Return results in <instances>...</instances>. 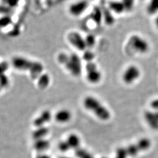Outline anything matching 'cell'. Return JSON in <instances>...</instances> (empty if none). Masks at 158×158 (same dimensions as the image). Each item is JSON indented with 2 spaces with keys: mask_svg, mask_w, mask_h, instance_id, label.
<instances>
[{
  "mask_svg": "<svg viewBox=\"0 0 158 158\" xmlns=\"http://www.w3.org/2000/svg\"><path fill=\"white\" fill-rule=\"evenodd\" d=\"M11 64L13 68L19 71L28 72L31 78L34 80L38 79L44 70V65L40 62L20 56L12 57Z\"/></svg>",
  "mask_w": 158,
  "mask_h": 158,
  "instance_id": "cell-1",
  "label": "cell"
},
{
  "mask_svg": "<svg viewBox=\"0 0 158 158\" xmlns=\"http://www.w3.org/2000/svg\"><path fill=\"white\" fill-rule=\"evenodd\" d=\"M57 61L73 77H79L82 73V59L76 53L60 52L57 56Z\"/></svg>",
  "mask_w": 158,
  "mask_h": 158,
  "instance_id": "cell-2",
  "label": "cell"
},
{
  "mask_svg": "<svg viewBox=\"0 0 158 158\" xmlns=\"http://www.w3.org/2000/svg\"><path fill=\"white\" fill-rule=\"evenodd\" d=\"M151 145V142L149 139L143 138L136 143L128 147L118 148L116 151V155L114 158H128L135 156L138 153L149 148Z\"/></svg>",
  "mask_w": 158,
  "mask_h": 158,
  "instance_id": "cell-3",
  "label": "cell"
},
{
  "mask_svg": "<svg viewBox=\"0 0 158 158\" xmlns=\"http://www.w3.org/2000/svg\"><path fill=\"white\" fill-rule=\"evenodd\" d=\"M85 107L91 111L99 119L107 121L110 118V113L98 100L92 96L86 97L83 102Z\"/></svg>",
  "mask_w": 158,
  "mask_h": 158,
  "instance_id": "cell-4",
  "label": "cell"
},
{
  "mask_svg": "<svg viewBox=\"0 0 158 158\" xmlns=\"http://www.w3.org/2000/svg\"><path fill=\"white\" fill-rule=\"evenodd\" d=\"M67 40L69 44L79 52H85L87 47L85 43V38L77 31H71L67 35Z\"/></svg>",
  "mask_w": 158,
  "mask_h": 158,
  "instance_id": "cell-5",
  "label": "cell"
},
{
  "mask_svg": "<svg viewBox=\"0 0 158 158\" xmlns=\"http://www.w3.org/2000/svg\"><path fill=\"white\" fill-rule=\"evenodd\" d=\"M85 70L87 81L91 84H97L100 81L102 78V73L94 61L87 62L85 66Z\"/></svg>",
  "mask_w": 158,
  "mask_h": 158,
  "instance_id": "cell-6",
  "label": "cell"
},
{
  "mask_svg": "<svg viewBox=\"0 0 158 158\" xmlns=\"http://www.w3.org/2000/svg\"><path fill=\"white\" fill-rule=\"evenodd\" d=\"M129 44L134 51L139 53H145L149 49L147 40L138 35H134L130 37Z\"/></svg>",
  "mask_w": 158,
  "mask_h": 158,
  "instance_id": "cell-7",
  "label": "cell"
},
{
  "mask_svg": "<svg viewBox=\"0 0 158 158\" xmlns=\"http://www.w3.org/2000/svg\"><path fill=\"white\" fill-rule=\"evenodd\" d=\"M90 6L88 0H78L72 3L69 6L68 11L70 15L74 17L82 15Z\"/></svg>",
  "mask_w": 158,
  "mask_h": 158,
  "instance_id": "cell-8",
  "label": "cell"
},
{
  "mask_svg": "<svg viewBox=\"0 0 158 158\" xmlns=\"http://www.w3.org/2000/svg\"><path fill=\"white\" fill-rule=\"evenodd\" d=\"M139 69L135 65H131L125 70L123 74V79L126 84L130 85L135 81L140 76Z\"/></svg>",
  "mask_w": 158,
  "mask_h": 158,
  "instance_id": "cell-9",
  "label": "cell"
},
{
  "mask_svg": "<svg viewBox=\"0 0 158 158\" xmlns=\"http://www.w3.org/2000/svg\"><path fill=\"white\" fill-rule=\"evenodd\" d=\"M51 118L52 114L51 112L48 110H45L35 119L34 124L36 127V128L45 127V125L51 121Z\"/></svg>",
  "mask_w": 158,
  "mask_h": 158,
  "instance_id": "cell-10",
  "label": "cell"
},
{
  "mask_svg": "<svg viewBox=\"0 0 158 158\" xmlns=\"http://www.w3.org/2000/svg\"><path fill=\"white\" fill-rule=\"evenodd\" d=\"M145 118L147 123L153 130H158V111L150 112L148 111L145 114Z\"/></svg>",
  "mask_w": 158,
  "mask_h": 158,
  "instance_id": "cell-11",
  "label": "cell"
},
{
  "mask_svg": "<svg viewBox=\"0 0 158 158\" xmlns=\"http://www.w3.org/2000/svg\"><path fill=\"white\" fill-rule=\"evenodd\" d=\"M72 114L67 109L59 110L55 114V119L59 123H66L70 120Z\"/></svg>",
  "mask_w": 158,
  "mask_h": 158,
  "instance_id": "cell-12",
  "label": "cell"
},
{
  "mask_svg": "<svg viewBox=\"0 0 158 158\" xmlns=\"http://www.w3.org/2000/svg\"><path fill=\"white\" fill-rule=\"evenodd\" d=\"M108 8L111 11L117 14H122L123 12L125 11L124 6L121 1L113 0L110 1L108 3Z\"/></svg>",
  "mask_w": 158,
  "mask_h": 158,
  "instance_id": "cell-13",
  "label": "cell"
},
{
  "mask_svg": "<svg viewBox=\"0 0 158 158\" xmlns=\"http://www.w3.org/2000/svg\"><path fill=\"white\" fill-rule=\"evenodd\" d=\"M65 141L66 142L70 150L71 149L76 150V149L80 147V143H81L80 138H79V136L77 135L76 134H70L68 136L66 140H65Z\"/></svg>",
  "mask_w": 158,
  "mask_h": 158,
  "instance_id": "cell-14",
  "label": "cell"
},
{
  "mask_svg": "<svg viewBox=\"0 0 158 158\" xmlns=\"http://www.w3.org/2000/svg\"><path fill=\"white\" fill-rule=\"evenodd\" d=\"M50 147V142L45 138L35 141L34 148L38 152H44Z\"/></svg>",
  "mask_w": 158,
  "mask_h": 158,
  "instance_id": "cell-15",
  "label": "cell"
},
{
  "mask_svg": "<svg viewBox=\"0 0 158 158\" xmlns=\"http://www.w3.org/2000/svg\"><path fill=\"white\" fill-rule=\"evenodd\" d=\"M49 132V130L45 127H38L37 129L35 130L32 133V137L35 141L38 140L40 139L45 138L46 136L48 135Z\"/></svg>",
  "mask_w": 158,
  "mask_h": 158,
  "instance_id": "cell-16",
  "label": "cell"
},
{
  "mask_svg": "<svg viewBox=\"0 0 158 158\" xmlns=\"http://www.w3.org/2000/svg\"><path fill=\"white\" fill-rule=\"evenodd\" d=\"M146 10L151 15L158 14V0H149L147 4Z\"/></svg>",
  "mask_w": 158,
  "mask_h": 158,
  "instance_id": "cell-17",
  "label": "cell"
},
{
  "mask_svg": "<svg viewBox=\"0 0 158 158\" xmlns=\"http://www.w3.org/2000/svg\"><path fill=\"white\" fill-rule=\"evenodd\" d=\"M91 18L97 25H99L103 19L102 11L98 7L95 8L91 14Z\"/></svg>",
  "mask_w": 158,
  "mask_h": 158,
  "instance_id": "cell-18",
  "label": "cell"
},
{
  "mask_svg": "<svg viewBox=\"0 0 158 158\" xmlns=\"http://www.w3.org/2000/svg\"><path fill=\"white\" fill-rule=\"evenodd\" d=\"M50 81L51 79L48 74H42L38 79V85L40 89H44L49 85Z\"/></svg>",
  "mask_w": 158,
  "mask_h": 158,
  "instance_id": "cell-19",
  "label": "cell"
},
{
  "mask_svg": "<svg viewBox=\"0 0 158 158\" xmlns=\"http://www.w3.org/2000/svg\"><path fill=\"white\" fill-rule=\"evenodd\" d=\"M75 155L78 158H95L89 151L81 147L75 150Z\"/></svg>",
  "mask_w": 158,
  "mask_h": 158,
  "instance_id": "cell-20",
  "label": "cell"
},
{
  "mask_svg": "<svg viewBox=\"0 0 158 158\" xmlns=\"http://www.w3.org/2000/svg\"><path fill=\"white\" fill-rule=\"evenodd\" d=\"M124 6L125 11H131L135 6V0H121Z\"/></svg>",
  "mask_w": 158,
  "mask_h": 158,
  "instance_id": "cell-21",
  "label": "cell"
},
{
  "mask_svg": "<svg viewBox=\"0 0 158 158\" xmlns=\"http://www.w3.org/2000/svg\"><path fill=\"white\" fill-rule=\"evenodd\" d=\"M83 59L86 61V62H93L94 59L95 57V55L93 52L90 51V50H85V52H83Z\"/></svg>",
  "mask_w": 158,
  "mask_h": 158,
  "instance_id": "cell-22",
  "label": "cell"
},
{
  "mask_svg": "<svg viewBox=\"0 0 158 158\" xmlns=\"http://www.w3.org/2000/svg\"><path fill=\"white\" fill-rule=\"evenodd\" d=\"M85 43L87 45V49L91 48L93 47L95 44H96V38L94 35H89L85 38Z\"/></svg>",
  "mask_w": 158,
  "mask_h": 158,
  "instance_id": "cell-23",
  "label": "cell"
},
{
  "mask_svg": "<svg viewBox=\"0 0 158 158\" xmlns=\"http://www.w3.org/2000/svg\"><path fill=\"white\" fill-rule=\"evenodd\" d=\"M20 0H2L3 5L9 8H14L18 5Z\"/></svg>",
  "mask_w": 158,
  "mask_h": 158,
  "instance_id": "cell-24",
  "label": "cell"
},
{
  "mask_svg": "<svg viewBox=\"0 0 158 158\" xmlns=\"http://www.w3.org/2000/svg\"><path fill=\"white\" fill-rule=\"evenodd\" d=\"M110 11L109 10V11L107 10V11L104 12H102V15H103V19H104L106 23L108 25H111L114 23V19Z\"/></svg>",
  "mask_w": 158,
  "mask_h": 158,
  "instance_id": "cell-25",
  "label": "cell"
},
{
  "mask_svg": "<svg viewBox=\"0 0 158 158\" xmlns=\"http://www.w3.org/2000/svg\"><path fill=\"white\" fill-rule=\"evenodd\" d=\"M9 79L6 74H0V87L1 89H4L9 85Z\"/></svg>",
  "mask_w": 158,
  "mask_h": 158,
  "instance_id": "cell-26",
  "label": "cell"
},
{
  "mask_svg": "<svg viewBox=\"0 0 158 158\" xmlns=\"http://www.w3.org/2000/svg\"><path fill=\"white\" fill-rule=\"evenodd\" d=\"M8 69V64L6 62H2L0 63V74H5L6 70Z\"/></svg>",
  "mask_w": 158,
  "mask_h": 158,
  "instance_id": "cell-27",
  "label": "cell"
},
{
  "mask_svg": "<svg viewBox=\"0 0 158 158\" xmlns=\"http://www.w3.org/2000/svg\"><path fill=\"white\" fill-rule=\"evenodd\" d=\"M151 107L153 108L158 110V98L152 102H151Z\"/></svg>",
  "mask_w": 158,
  "mask_h": 158,
  "instance_id": "cell-28",
  "label": "cell"
},
{
  "mask_svg": "<svg viewBox=\"0 0 158 158\" xmlns=\"http://www.w3.org/2000/svg\"><path fill=\"white\" fill-rule=\"evenodd\" d=\"M36 158H52L51 156H49V155H46V154H40L38 155Z\"/></svg>",
  "mask_w": 158,
  "mask_h": 158,
  "instance_id": "cell-29",
  "label": "cell"
},
{
  "mask_svg": "<svg viewBox=\"0 0 158 158\" xmlns=\"http://www.w3.org/2000/svg\"><path fill=\"white\" fill-rule=\"evenodd\" d=\"M155 25H156V28L158 29V15L157 17H156V18H155Z\"/></svg>",
  "mask_w": 158,
  "mask_h": 158,
  "instance_id": "cell-30",
  "label": "cell"
},
{
  "mask_svg": "<svg viewBox=\"0 0 158 158\" xmlns=\"http://www.w3.org/2000/svg\"><path fill=\"white\" fill-rule=\"evenodd\" d=\"M1 89H1V87H0V91H1Z\"/></svg>",
  "mask_w": 158,
  "mask_h": 158,
  "instance_id": "cell-31",
  "label": "cell"
},
{
  "mask_svg": "<svg viewBox=\"0 0 158 158\" xmlns=\"http://www.w3.org/2000/svg\"><path fill=\"white\" fill-rule=\"evenodd\" d=\"M66 158V157H63V158Z\"/></svg>",
  "mask_w": 158,
  "mask_h": 158,
  "instance_id": "cell-32",
  "label": "cell"
}]
</instances>
